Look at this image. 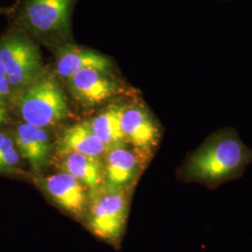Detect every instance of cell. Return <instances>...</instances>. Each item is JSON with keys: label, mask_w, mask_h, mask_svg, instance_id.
Listing matches in <instances>:
<instances>
[{"label": "cell", "mask_w": 252, "mask_h": 252, "mask_svg": "<svg viewBox=\"0 0 252 252\" xmlns=\"http://www.w3.org/2000/svg\"><path fill=\"white\" fill-rule=\"evenodd\" d=\"M128 203L123 189L109 188L95 193L88 214L91 232L106 242L119 243L126 229Z\"/></svg>", "instance_id": "cell-5"}, {"label": "cell", "mask_w": 252, "mask_h": 252, "mask_svg": "<svg viewBox=\"0 0 252 252\" xmlns=\"http://www.w3.org/2000/svg\"><path fill=\"white\" fill-rule=\"evenodd\" d=\"M7 115H8V111H7L6 105L3 102V100L0 99V125L6 121Z\"/></svg>", "instance_id": "cell-17"}, {"label": "cell", "mask_w": 252, "mask_h": 252, "mask_svg": "<svg viewBox=\"0 0 252 252\" xmlns=\"http://www.w3.org/2000/svg\"><path fill=\"white\" fill-rule=\"evenodd\" d=\"M20 158L14 141L0 132V173L13 171L20 162Z\"/></svg>", "instance_id": "cell-15"}, {"label": "cell", "mask_w": 252, "mask_h": 252, "mask_svg": "<svg viewBox=\"0 0 252 252\" xmlns=\"http://www.w3.org/2000/svg\"><path fill=\"white\" fill-rule=\"evenodd\" d=\"M121 128L126 144H131L135 150L148 157L157 148L162 135L158 121L139 100L123 105Z\"/></svg>", "instance_id": "cell-6"}, {"label": "cell", "mask_w": 252, "mask_h": 252, "mask_svg": "<svg viewBox=\"0 0 252 252\" xmlns=\"http://www.w3.org/2000/svg\"><path fill=\"white\" fill-rule=\"evenodd\" d=\"M108 151V147L94 134L88 121L67 127L58 140V152L61 155L80 153L100 159Z\"/></svg>", "instance_id": "cell-12"}, {"label": "cell", "mask_w": 252, "mask_h": 252, "mask_svg": "<svg viewBox=\"0 0 252 252\" xmlns=\"http://www.w3.org/2000/svg\"><path fill=\"white\" fill-rule=\"evenodd\" d=\"M123 105H111L88 121L92 131L109 150L126 146L121 128Z\"/></svg>", "instance_id": "cell-14"}, {"label": "cell", "mask_w": 252, "mask_h": 252, "mask_svg": "<svg viewBox=\"0 0 252 252\" xmlns=\"http://www.w3.org/2000/svg\"><path fill=\"white\" fill-rule=\"evenodd\" d=\"M20 156L26 159L36 170H42L50 162L52 143L43 128L27 123L17 127L15 135Z\"/></svg>", "instance_id": "cell-11"}, {"label": "cell", "mask_w": 252, "mask_h": 252, "mask_svg": "<svg viewBox=\"0 0 252 252\" xmlns=\"http://www.w3.org/2000/svg\"><path fill=\"white\" fill-rule=\"evenodd\" d=\"M252 162V149L233 127H223L206 137L188 154L179 170L180 180L215 189L237 180Z\"/></svg>", "instance_id": "cell-1"}, {"label": "cell", "mask_w": 252, "mask_h": 252, "mask_svg": "<svg viewBox=\"0 0 252 252\" xmlns=\"http://www.w3.org/2000/svg\"><path fill=\"white\" fill-rule=\"evenodd\" d=\"M55 55V68L57 76L66 81L74 74L86 68H94L106 72H111L113 64L108 56L96 51L63 43L53 46Z\"/></svg>", "instance_id": "cell-8"}, {"label": "cell", "mask_w": 252, "mask_h": 252, "mask_svg": "<svg viewBox=\"0 0 252 252\" xmlns=\"http://www.w3.org/2000/svg\"><path fill=\"white\" fill-rule=\"evenodd\" d=\"M10 92V85L9 80L7 77V73L3 66L2 63L0 62V99H4L9 94Z\"/></svg>", "instance_id": "cell-16"}, {"label": "cell", "mask_w": 252, "mask_h": 252, "mask_svg": "<svg viewBox=\"0 0 252 252\" xmlns=\"http://www.w3.org/2000/svg\"><path fill=\"white\" fill-rule=\"evenodd\" d=\"M66 82L73 97L85 108H94L126 92L124 84L111 74L86 68L74 74Z\"/></svg>", "instance_id": "cell-7"}, {"label": "cell", "mask_w": 252, "mask_h": 252, "mask_svg": "<svg viewBox=\"0 0 252 252\" xmlns=\"http://www.w3.org/2000/svg\"><path fill=\"white\" fill-rule=\"evenodd\" d=\"M0 62L13 89L24 91L45 74L38 47L20 31L10 32L0 39Z\"/></svg>", "instance_id": "cell-4"}, {"label": "cell", "mask_w": 252, "mask_h": 252, "mask_svg": "<svg viewBox=\"0 0 252 252\" xmlns=\"http://www.w3.org/2000/svg\"><path fill=\"white\" fill-rule=\"evenodd\" d=\"M60 162L62 172L67 173L81 183L92 193H97L104 181L103 166L100 159L92 158L80 153L63 154Z\"/></svg>", "instance_id": "cell-13"}, {"label": "cell", "mask_w": 252, "mask_h": 252, "mask_svg": "<svg viewBox=\"0 0 252 252\" xmlns=\"http://www.w3.org/2000/svg\"><path fill=\"white\" fill-rule=\"evenodd\" d=\"M18 106L25 123L40 128L60 123L70 112L59 81L49 73L23 91Z\"/></svg>", "instance_id": "cell-2"}, {"label": "cell", "mask_w": 252, "mask_h": 252, "mask_svg": "<svg viewBox=\"0 0 252 252\" xmlns=\"http://www.w3.org/2000/svg\"><path fill=\"white\" fill-rule=\"evenodd\" d=\"M43 187L50 197L73 216L84 215L88 203L85 186L73 176L60 172L46 178Z\"/></svg>", "instance_id": "cell-10"}, {"label": "cell", "mask_w": 252, "mask_h": 252, "mask_svg": "<svg viewBox=\"0 0 252 252\" xmlns=\"http://www.w3.org/2000/svg\"><path fill=\"white\" fill-rule=\"evenodd\" d=\"M0 11H1V9H0Z\"/></svg>", "instance_id": "cell-18"}, {"label": "cell", "mask_w": 252, "mask_h": 252, "mask_svg": "<svg viewBox=\"0 0 252 252\" xmlns=\"http://www.w3.org/2000/svg\"><path fill=\"white\" fill-rule=\"evenodd\" d=\"M75 0H26L21 21L27 31L52 45L68 43Z\"/></svg>", "instance_id": "cell-3"}, {"label": "cell", "mask_w": 252, "mask_h": 252, "mask_svg": "<svg viewBox=\"0 0 252 252\" xmlns=\"http://www.w3.org/2000/svg\"><path fill=\"white\" fill-rule=\"evenodd\" d=\"M147 155L125 146L109 150L103 166L104 181L109 188L122 189L136 180L148 160Z\"/></svg>", "instance_id": "cell-9"}]
</instances>
